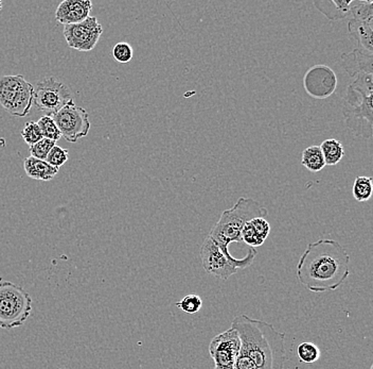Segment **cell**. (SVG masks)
Here are the masks:
<instances>
[{"label": "cell", "instance_id": "1", "mask_svg": "<svg viewBox=\"0 0 373 369\" xmlns=\"http://www.w3.org/2000/svg\"><path fill=\"white\" fill-rule=\"evenodd\" d=\"M350 256L335 239L308 244L297 265V278L313 293L335 291L349 277Z\"/></svg>", "mask_w": 373, "mask_h": 369}, {"label": "cell", "instance_id": "2", "mask_svg": "<svg viewBox=\"0 0 373 369\" xmlns=\"http://www.w3.org/2000/svg\"><path fill=\"white\" fill-rule=\"evenodd\" d=\"M241 339L240 352L245 354L257 369H284L285 333L279 332L272 324L254 320L247 315L235 316L231 322Z\"/></svg>", "mask_w": 373, "mask_h": 369}, {"label": "cell", "instance_id": "3", "mask_svg": "<svg viewBox=\"0 0 373 369\" xmlns=\"http://www.w3.org/2000/svg\"><path fill=\"white\" fill-rule=\"evenodd\" d=\"M268 215V211L262 206L259 202L251 197L239 198L237 204L233 208L225 210L221 215L218 222L214 225L208 237L218 245L223 254L235 263L237 270L249 268L255 261L257 250L255 248H248L247 254L242 258H235L229 252V245L231 243H242V230L246 223L254 218H263Z\"/></svg>", "mask_w": 373, "mask_h": 369}, {"label": "cell", "instance_id": "4", "mask_svg": "<svg viewBox=\"0 0 373 369\" xmlns=\"http://www.w3.org/2000/svg\"><path fill=\"white\" fill-rule=\"evenodd\" d=\"M373 77L360 74L350 83L343 104L346 125L355 137L371 139L373 135Z\"/></svg>", "mask_w": 373, "mask_h": 369}, {"label": "cell", "instance_id": "5", "mask_svg": "<svg viewBox=\"0 0 373 369\" xmlns=\"http://www.w3.org/2000/svg\"><path fill=\"white\" fill-rule=\"evenodd\" d=\"M32 304L24 287L0 280V328L11 330L22 326L31 316Z\"/></svg>", "mask_w": 373, "mask_h": 369}, {"label": "cell", "instance_id": "6", "mask_svg": "<svg viewBox=\"0 0 373 369\" xmlns=\"http://www.w3.org/2000/svg\"><path fill=\"white\" fill-rule=\"evenodd\" d=\"M34 98V87L22 75L0 77V104L6 111L18 118L30 113Z\"/></svg>", "mask_w": 373, "mask_h": 369}, {"label": "cell", "instance_id": "7", "mask_svg": "<svg viewBox=\"0 0 373 369\" xmlns=\"http://www.w3.org/2000/svg\"><path fill=\"white\" fill-rule=\"evenodd\" d=\"M72 100H74V96L67 85L53 77L39 81L34 89L33 104L46 116L55 115Z\"/></svg>", "mask_w": 373, "mask_h": 369}, {"label": "cell", "instance_id": "8", "mask_svg": "<svg viewBox=\"0 0 373 369\" xmlns=\"http://www.w3.org/2000/svg\"><path fill=\"white\" fill-rule=\"evenodd\" d=\"M52 118L62 137L70 143H77L86 137L91 130L89 112L84 108L76 106L74 100L64 106Z\"/></svg>", "mask_w": 373, "mask_h": 369}, {"label": "cell", "instance_id": "9", "mask_svg": "<svg viewBox=\"0 0 373 369\" xmlns=\"http://www.w3.org/2000/svg\"><path fill=\"white\" fill-rule=\"evenodd\" d=\"M240 349L241 339L235 329L230 328L214 337L209 345V354L214 361V369H235Z\"/></svg>", "mask_w": 373, "mask_h": 369}, {"label": "cell", "instance_id": "10", "mask_svg": "<svg viewBox=\"0 0 373 369\" xmlns=\"http://www.w3.org/2000/svg\"><path fill=\"white\" fill-rule=\"evenodd\" d=\"M103 33V27L95 16H89L79 24L64 26V37L68 46L79 51H91Z\"/></svg>", "mask_w": 373, "mask_h": 369}, {"label": "cell", "instance_id": "11", "mask_svg": "<svg viewBox=\"0 0 373 369\" xmlns=\"http://www.w3.org/2000/svg\"><path fill=\"white\" fill-rule=\"evenodd\" d=\"M339 85L336 74L324 64L312 66L303 76V87L308 96L322 100L332 96Z\"/></svg>", "mask_w": 373, "mask_h": 369}, {"label": "cell", "instance_id": "12", "mask_svg": "<svg viewBox=\"0 0 373 369\" xmlns=\"http://www.w3.org/2000/svg\"><path fill=\"white\" fill-rule=\"evenodd\" d=\"M201 258L204 270L216 278L227 280L233 275L237 274V268L235 263L223 254L209 237H206L202 245Z\"/></svg>", "mask_w": 373, "mask_h": 369}, {"label": "cell", "instance_id": "13", "mask_svg": "<svg viewBox=\"0 0 373 369\" xmlns=\"http://www.w3.org/2000/svg\"><path fill=\"white\" fill-rule=\"evenodd\" d=\"M93 3L91 0H64L56 8L55 20L60 24H79L89 18Z\"/></svg>", "mask_w": 373, "mask_h": 369}, {"label": "cell", "instance_id": "14", "mask_svg": "<svg viewBox=\"0 0 373 369\" xmlns=\"http://www.w3.org/2000/svg\"><path fill=\"white\" fill-rule=\"evenodd\" d=\"M341 66L350 77L373 73V52L362 48H355L353 51L341 55Z\"/></svg>", "mask_w": 373, "mask_h": 369}, {"label": "cell", "instance_id": "15", "mask_svg": "<svg viewBox=\"0 0 373 369\" xmlns=\"http://www.w3.org/2000/svg\"><path fill=\"white\" fill-rule=\"evenodd\" d=\"M270 232V223L263 218H254L246 223L242 230V241L249 247H259L264 244Z\"/></svg>", "mask_w": 373, "mask_h": 369}, {"label": "cell", "instance_id": "16", "mask_svg": "<svg viewBox=\"0 0 373 369\" xmlns=\"http://www.w3.org/2000/svg\"><path fill=\"white\" fill-rule=\"evenodd\" d=\"M352 0H318L314 1L316 9L328 20L336 22L350 18Z\"/></svg>", "mask_w": 373, "mask_h": 369}, {"label": "cell", "instance_id": "17", "mask_svg": "<svg viewBox=\"0 0 373 369\" xmlns=\"http://www.w3.org/2000/svg\"><path fill=\"white\" fill-rule=\"evenodd\" d=\"M348 32L362 49L373 52V20H350Z\"/></svg>", "mask_w": 373, "mask_h": 369}, {"label": "cell", "instance_id": "18", "mask_svg": "<svg viewBox=\"0 0 373 369\" xmlns=\"http://www.w3.org/2000/svg\"><path fill=\"white\" fill-rule=\"evenodd\" d=\"M24 168L27 176L34 180L50 181L58 174V168L31 156L25 160Z\"/></svg>", "mask_w": 373, "mask_h": 369}, {"label": "cell", "instance_id": "19", "mask_svg": "<svg viewBox=\"0 0 373 369\" xmlns=\"http://www.w3.org/2000/svg\"><path fill=\"white\" fill-rule=\"evenodd\" d=\"M324 156L326 166L337 165L345 156V148L341 142L335 139H328L320 146Z\"/></svg>", "mask_w": 373, "mask_h": 369}, {"label": "cell", "instance_id": "20", "mask_svg": "<svg viewBox=\"0 0 373 369\" xmlns=\"http://www.w3.org/2000/svg\"><path fill=\"white\" fill-rule=\"evenodd\" d=\"M301 164L310 173H318L324 170L326 163L320 146L313 145L306 148L302 152Z\"/></svg>", "mask_w": 373, "mask_h": 369}, {"label": "cell", "instance_id": "21", "mask_svg": "<svg viewBox=\"0 0 373 369\" xmlns=\"http://www.w3.org/2000/svg\"><path fill=\"white\" fill-rule=\"evenodd\" d=\"M354 199L358 202L368 201L373 193L372 177L358 176L352 187Z\"/></svg>", "mask_w": 373, "mask_h": 369}, {"label": "cell", "instance_id": "22", "mask_svg": "<svg viewBox=\"0 0 373 369\" xmlns=\"http://www.w3.org/2000/svg\"><path fill=\"white\" fill-rule=\"evenodd\" d=\"M320 349L312 342H304L297 347L298 358L306 364H313L320 358Z\"/></svg>", "mask_w": 373, "mask_h": 369}, {"label": "cell", "instance_id": "23", "mask_svg": "<svg viewBox=\"0 0 373 369\" xmlns=\"http://www.w3.org/2000/svg\"><path fill=\"white\" fill-rule=\"evenodd\" d=\"M37 123L39 129H41L43 137H45V139L56 142L62 137V135H60V130H58L52 116H43Z\"/></svg>", "mask_w": 373, "mask_h": 369}, {"label": "cell", "instance_id": "24", "mask_svg": "<svg viewBox=\"0 0 373 369\" xmlns=\"http://www.w3.org/2000/svg\"><path fill=\"white\" fill-rule=\"evenodd\" d=\"M175 306L187 314L192 315L201 310L203 306V300L199 296L191 294V295L185 296L181 301L176 302Z\"/></svg>", "mask_w": 373, "mask_h": 369}, {"label": "cell", "instance_id": "25", "mask_svg": "<svg viewBox=\"0 0 373 369\" xmlns=\"http://www.w3.org/2000/svg\"><path fill=\"white\" fill-rule=\"evenodd\" d=\"M68 159H70V151L55 145L48 154L46 162L53 168H60L68 161Z\"/></svg>", "mask_w": 373, "mask_h": 369}, {"label": "cell", "instance_id": "26", "mask_svg": "<svg viewBox=\"0 0 373 369\" xmlns=\"http://www.w3.org/2000/svg\"><path fill=\"white\" fill-rule=\"evenodd\" d=\"M55 145L56 142L43 137L41 141L37 142V143L34 144V145L30 146V148H29V151H30L31 156H33V158H37V159L46 161L50 150H51L52 148H53Z\"/></svg>", "mask_w": 373, "mask_h": 369}, {"label": "cell", "instance_id": "27", "mask_svg": "<svg viewBox=\"0 0 373 369\" xmlns=\"http://www.w3.org/2000/svg\"><path fill=\"white\" fill-rule=\"evenodd\" d=\"M20 135L29 146L34 145L43 139V135H41V129H39L37 122L27 123Z\"/></svg>", "mask_w": 373, "mask_h": 369}, {"label": "cell", "instance_id": "28", "mask_svg": "<svg viewBox=\"0 0 373 369\" xmlns=\"http://www.w3.org/2000/svg\"><path fill=\"white\" fill-rule=\"evenodd\" d=\"M133 55H134V51H133L132 46L126 42L116 44L112 49V56L119 63H129L133 59Z\"/></svg>", "mask_w": 373, "mask_h": 369}, {"label": "cell", "instance_id": "29", "mask_svg": "<svg viewBox=\"0 0 373 369\" xmlns=\"http://www.w3.org/2000/svg\"><path fill=\"white\" fill-rule=\"evenodd\" d=\"M3 6H4L3 1H0V11H1V9H3Z\"/></svg>", "mask_w": 373, "mask_h": 369}, {"label": "cell", "instance_id": "30", "mask_svg": "<svg viewBox=\"0 0 373 369\" xmlns=\"http://www.w3.org/2000/svg\"><path fill=\"white\" fill-rule=\"evenodd\" d=\"M370 369H373V365H372V366L370 367Z\"/></svg>", "mask_w": 373, "mask_h": 369}, {"label": "cell", "instance_id": "31", "mask_svg": "<svg viewBox=\"0 0 373 369\" xmlns=\"http://www.w3.org/2000/svg\"><path fill=\"white\" fill-rule=\"evenodd\" d=\"M60 369H67V368H60Z\"/></svg>", "mask_w": 373, "mask_h": 369}]
</instances>
